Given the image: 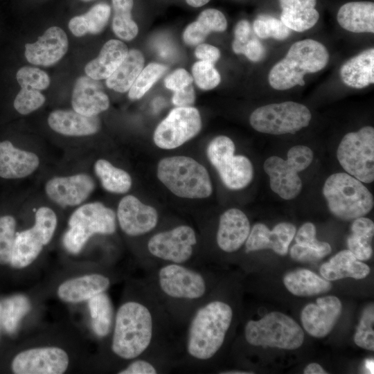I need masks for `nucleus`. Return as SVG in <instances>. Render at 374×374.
Here are the masks:
<instances>
[{
  "label": "nucleus",
  "instance_id": "f257e3e1",
  "mask_svg": "<svg viewBox=\"0 0 374 374\" xmlns=\"http://www.w3.org/2000/svg\"><path fill=\"white\" fill-rule=\"evenodd\" d=\"M136 284V294L117 310L111 350L123 361L148 357L175 367L181 337L177 332L183 330L172 321L145 279Z\"/></svg>",
  "mask_w": 374,
  "mask_h": 374
},
{
  "label": "nucleus",
  "instance_id": "f03ea898",
  "mask_svg": "<svg viewBox=\"0 0 374 374\" xmlns=\"http://www.w3.org/2000/svg\"><path fill=\"white\" fill-rule=\"evenodd\" d=\"M205 264L159 263L147 266V283L182 330L195 310L213 292Z\"/></svg>",
  "mask_w": 374,
  "mask_h": 374
},
{
  "label": "nucleus",
  "instance_id": "7ed1b4c3",
  "mask_svg": "<svg viewBox=\"0 0 374 374\" xmlns=\"http://www.w3.org/2000/svg\"><path fill=\"white\" fill-rule=\"evenodd\" d=\"M233 308L213 292L192 313L181 338L176 366L205 371L222 350L233 324Z\"/></svg>",
  "mask_w": 374,
  "mask_h": 374
},
{
  "label": "nucleus",
  "instance_id": "20e7f679",
  "mask_svg": "<svg viewBox=\"0 0 374 374\" xmlns=\"http://www.w3.org/2000/svg\"><path fill=\"white\" fill-rule=\"evenodd\" d=\"M329 53L318 41L306 39L294 43L286 55L270 70L268 80L276 90L303 86L306 73H316L328 64Z\"/></svg>",
  "mask_w": 374,
  "mask_h": 374
},
{
  "label": "nucleus",
  "instance_id": "39448f33",
  "mask_svg": "<svg viewBox=\"0 0 374 374\" xmlns=\"http://www.w3.org/2000/svg\"><path fill=\"white\" fill-rule=\"evenodd\" d=\"M157 177L169 190L180 197L206 198L213 191L205 167L188 157L162 159L157 166Z\"/></svg>",
  "mask_w": 374,
  "mask_h": 374
},
{
  "label": "nucleus",
  "instance_id": "423d86ee",
  "mask_svg": "<svg viewBox=\"0 0 374 374\" xmlns=\"http://www.w3.org/2000/svg\"><path fill=\"white\" fill-rule=\"evenodd\" d=\"M323 194L332 214L346 221L364 216L374 205L373 196L368 189L345 172L330 175L324 183Z\"/></svg>",
  "mask_w": 374,
  "mask_h": 374
},
{
  "label": "nucleus",
  "instance_id": "0eeeda50",
  "mask_svg": "<svg viewBox=\"0 0 374 374\" xmlns=\"http://www.w3.org/2000/svg\"><path fill=\"white\" fill-rule=\"evenodd\" d=\"M246 341L251 346L294 350L304 341L301 327L291 317L271 312L259 320H249L244 328Z\"/></svg>",
  "mask_w": 374,
  "mask_h": 374
},
{
  "label": "nucleus",
  "instance_id": "6e6552de",
  "mask_svg": "<svg viewBox=\"0 0 374 374\" xmlns=\"http://www.w3.org/2000/svg\"><path fill=\"white\" fill-rule=\"evenodd\" d=\"M313 157L311 148L298 145L289 150L286 159L278 156L267 158L263 168L269 177L271 189L282 199L296 198L302 189V181L298 173L310 166Z\"/></svg>",
  "mask_w": 374,
  "mask_h": 374
},
{
  "label": "nucleus",
  "instance_id": "1a4fd4ad",
  "mask_svg": "<svg viewBox=\"0 0 374 374\" xmlns=\"http://www.w3.org/2000/svg\"><path fill=\"white\" fill-rule=\"evenodd\" d=\"M69 226L63 244L68 251L76 254L93 235L114 233L116 229V217L111 208L103 204L89 203L73 213Z\"/></svg>",
  "mask_w": 374,
  "mask_h": 374
},
{
  "label": "nucleus",
  "instance_id": "9d476101",
  "mask_svg": "<svg viewBox=\"0 0 374 374\" xmlns=\"http://www.w3.org/2000/svg\"><path fill=\"white\" fill-rule=\"evenodd\" d=\"M311 118L312 114L306 106L287 101L256 109L250 115L249 123L259 132L281 135L295 134L306 127Z\"/></svg>",
  "mask_w": 374,
  "mask_h": 374
},
{
  "label": "nucleus",
  "instance_id": "9b49d317",
  "mask_svg": "<svg viewBox=\"0 0 374 374\" xmlns=\"http://www.w3.org/2000/svg\"><path fill=\"white\" fill-rule=\"evenodd\" d=\"M344 170L364 183L374 180V128L365 126L346 134L337 150Z\"/></svg>",
  "mask_w": 374,
  "mask_h": 374
},
{
  "label": "nucleus",
  "instance_id": "f8f14e48",
  "mask_svg": "<svg viewBox=\"0 0 374 374\" xmlns=\"http://www.w3.org/2000/svg\"><path fill=\"white\" fill-rule=\"evenodd\" d=\"M197 243L195 229L182 224L154 233L147 242V251L156 264L201 265L193 260Z\"/></svg>",
  "mask_w": 374,
  "mask_h": 374
},
{
  "label": "nucleus",
  "instance_id": "ddd939ff",
  "mask_svg": "<svg viewBox=\"0 0 374 374\" xmlns=\"http://www.w3.org/2000/svg\"><path fill=\"white\" fill-rule=\"evenodd\" d=\"M235 145L226 136H218L208 143L206 153L221 180L229 189L240 190L247 186L253 177V167L244 155H234Z\"/></svg>",
  "mask_w": 374,
  "mask_h": 374
},
{
  "label": "nucleus",
  "instance_id": "4468645a",
  "mask_svg": "<svg viewBox=\"0 0 374 374\" xmlns=\"http://www.w3.org/2000/svg\"><path fill=\"white\" fill-rule=\"evenodd\" d=\"M202 118L193 107H177L158 125L153 140L162 149L177 148L195 137L201 130Z\"/></svg>",
  "mask_w": 374,
  "mask_h": 374
},
{
  "label": "nucleus",
  "instance_id": "2eb2a0df",
  "mask_svg": "<svg viewBox=\"0 0 374 374\" xmlns=\"http://www.w3.org/2000/svg\"><path fill=\"white\" fill-rule=\"evenodd\" d=\"M69 363L67 353L55 346L34 348L15 356L12 369L17 374H61Z\"/></svg>",
  "mask_w": 374,
  "mask_h": 374
},
{
  "label": "nucleus",
  "instance_id": "dca6fc26",
  "mask_svg": "<svg viewBox=\"0 0 374 374\" xmlns=\"http://www.w3.org/2000/svg\"><path fill=\"white\" fill-rule=\"evenodd\" d=\"M117 217L122 231L132 237L150 233L159 221L158 213L154 207L142 203L131 195L120 201Z\"/></svg>",
  "mask_w": 374,
  "mask_h": 374
},
{
  "label": "nucleus",
  "instance_id": "f3484780",
  "mask_svg": "<svg viewBox=\"0 0 374 374\" xmlns=\"http://www.w3.org/2000/svg\"><path fill=\"white\" fill-rule=\"evenodd\" d=\"M342 305L335 296L318 298L303 309L301 319L306 332L312 337L321 338L333 329L341 312Z\"/></svg>",
  "mask_w": 374,
  "mask_h": 374
},
{
  "label": "nucleus",
  "instance_id": "a211bd4d",
  "mask_svg": "<svg viewBox=\"0 0 374 374\" xmlns=\"http://www.w3.org/2000/svg\"><path fill=\"white\" fill-rule=\"evenodd\" d=\"M68 48L66 33L58 26H51L35 42L25 45L24 55L30 64L49 66L58 62Z\"/></svg>",
  "mask_w": 374,
  "mask_h": 374
},
{
  "label": "nucleus",
  "instance_id": "6ab92c4d",
  "mask_svg": "<svg viewBox=\"0 0 374 374\" xmlns=\"http://www.w3.org/2000/svg\"><path fill=\"white\" fill-rule=\"evenodd\" d=\"M296 233V226L290 222H280L270 231L262 223L254 224L244 245L246 253L265 249H272L280 256H285Z\"/></svg>",
  "mask_w": 374,
  "mask_h": 374
},
{
  "label": "nucleus",
  "instance_id": "aec40b11",
  "mask_svg": "<svg viewBox=\"0 0 374 374\" xmlns=\"http://www.w3.org/2000/svg\"><path fill=\"white\" fill-rule=\"evenodd\" d=\"M93 180L87 175L54 177L46 184L47 195L62 206H76L83 202L94 189Z\"/></svg>",
  "mask_w": 374,
  "mask_h": 374
},
{
  "label": "nucleus",
  "instance_id": "412c9836",
  "mask_svg": "<svg viewBox=\"0 0 374 374\" xmlns=\"http://www.w3.org/2000/svg\"><path fill=\"white\" fill-rule=\"evenodd\" d=\"M250 230L249 220L245 213L238 208H229L220 217L216 244L224 253L235 252L244 244Z\"/></svg>",
  "mask_w": 374,
  "mask_h": 374
},
{
  "label": "nucleus",
  "instance_id": "4be33fe9",
  "mask_svg": "<svg viewBox=\"0 0 374 374\" xmlns=\"http://www.w3.org/2000/svg\"><path fill=\"white\" fill-rule=\"evenodd\" d=\"M71 104L74 111L92 116L107 110L109 100L98 80L88 75H82L74 84Z\"/></svg>",
  "mask_w": 374,
  "mask_h": 374
},
{
  "label": "nucleus",
  "instance_id": "5701e85b",
  "mask_svg": "<svg viewBox=\"0 0 374 374\" xmlns=\"http://www.w3.org/2000/svg\"><path fill=\"white\" fill-rule=\"evenodd\" d=\"M39 160L33 152L15 147L9 141H0V177L19 179L27 177L38 167Z\"/></svg>",
  "mask_w": 374,
  "mask_h": 374
},
{
  "label": "nucleus",
  "instance_id": "b1692460",
  "mask_svg": "<svg viewBox=\"0 0 374 374\" xmlns=\"http://www.w3.org/2000/svg\"><path fill=\"white\" fill-rule=\"evenodd\" d=\"M109 278L101 274H91L69 279L57 289L60 299L68 303H79L105 292L110 286Z\"/></svg>",
  "mask_w": 374,
  "mask_h": 374
},
{
  "label": "nucleus",
  "instance_id": "393cba45",
  "mask_svg": "<svg viewBox=\"0 0 374 374\" xmlns=\"http://www.w3.org/2000/svg\"><path fill=\"white\" fill-rule=\"evenodd\" d=\"M48 123L56 132L67 136L91 135L100 127L97 116H87L74 110L53 111L48 118Z\"/></svg>",
  "mask_w": 374,
  "mask_h": 374
},
{
  "label": "nucleus",
  "instance_id": "a878e982",
  "mask_svg": "<svg viewBox=\"0 0 374 374\" xmlns=\"http://www.w3.org/2000/svg\"><path fill=\"white\" fill-rule=\"evenodd\" d=\"M127 53L128 48L124 42L110 39L103 45L98 56L86 64L84 71L92 79H107L122 63Z\"/></svg>",
  "mask_w": 374,
  "mask_h": 374
},
{
  "label": "nucleus",
  "instance_id": "bb28decb",
  "mask_svg": "<svg viewBox=\"0 0 374 374\" xmlns=\"http://www.w3.org/2000/svg\"><path fill=\"white\" fill-rule=\"evenodd\" d=\"M342 82L354 89H363L374 82V48H369L343 64L339 71Z\"/></svg>",
  "mask_w": 374,
  "mask_h": 374
},
{
  "label": "nucleus",
  "instance_id": "cd10ccee",
  "mask_svg": "<svg viewBox=\"0 0 374 374\" xmlns=\"http://www.w3.org/2000/svg\"><path fill=\"white\" fill-rule=\"evenodd\" d=\"M280 20L290 30L303 32L313 27L319 14L314 8L317 0H278Z\"/></svg>",
  "mask_w": 374,
  "mask_h": 374
},
{
  "label": "nucleus",
  "instance_id": "c85d7f7f",
  "mask_svg": "<svg viewBox=\"0 0 374 374\" xmlns=\"http://www.w3.org/2000/svg\"><path fill=\"white\" fill-rule=\"evenodd\" d=\"M337 19L352 33H374V3L371 1L348 2L339 9Z\"/></svg>",
  "mask_w": 374,
  "mask_h": 374
},
{
  "label": "nucleus",
  "instance_id": "c756f323",
  "mask_svg": "<svg viewBox=\"0 0 374 374\" xmlns=\"http://www.w3.org/2000/svg\"><path fill=\"white\" fill-rule=\"evenodd\" d=\"M321 276L329 281L344 278L362 279L370 273L369 267L357 260L348 250H342L320 267Z\"/></svg>",
  "mask_w": 374,
  "mask_h": 374
},
{
  "label": "nucleus",
  "instance_id": "7c9ffc66",
  "mask_svg": "<svg viewBox=\"0 0 374 374\" xmlns=\"http://www.w3.org/2000/svg\"><path fill=\"white\" fill-rule=\"evenodd\" d=\"M143 53L137 49H131L116 69L106 79V85L117 92L124 93L130 89L144 65Z\"/></svg>",
  "mask_w": 374,
  "mask_h": 374
},
{
  "label": "nucleus",
  "instance_id": "2f4dec72",
  "mask_svg": "<svg viewBox=\"0 0 374 374\" xmlns=\"http://www.w3.org/2000/svg\"><path fill=\"white\" fill-rule=\"evenodd\" d=\"M283 282L289 292L296 296H307L328 292L332 284L308 269H298L287 274Z\"/></svg>",
  "mask_w": 374,
  "mask_h": 374
},
{
  "label": "nucleus",
  "instance_id": "473e14b6",
  "mask_svg": "<svg viewBox=\"0 0 374 374\" xmlns=\"http://www.w3.org/2000/svg\"><path fill=\"white\" fill-rule=\"evenodd\" d=\"M44 244L35 229L17 233L14 241L10 265L21 269L30 265L39 256Z\"/></svg>",
  "mask_w": 374,
  "mask_h": 374
},
{
  "label": "nucleus",
  "instance_id": "72a5a7b5",
  "mask_svg": "<svg viewBox=\"0 0 374 374\" xmlns=\"http://www.w3.org/2000/svg\"><path fill=\"white\" fill-rule=\"evenodd\" d=\"M110 14L111 8L108 4L98 3L86 13L71 19L69 28L76 37H82L87 33L98 34L106 26Z\"/></svg>",
  "mask_w": 374,
  "mask_h": 374
},
{
  "label": "nucleus",
  "instance_id": "f704fd0d",
  "mask_svg": "<svg viewBox=\"0 0 374 374\" xmlns=\"http://www.w3.org/2000/svg\"><path fill=\"white\" fill-rule=\"evenodd\" d=\"M91 326L95 334L100 337H106L111 331L114 310L108 295L100 293L88 300Z\"/></svg>",
  "mask_w": 374,
  "mask_h": 374
},
{
  "label": "nucleus",
  "instance_id": "c9c22d12",
  "mask_svg": "<svg viewBox=\"0 0 374 374\" xmlns=\"http://www.w3.org/2000/svg\"><path fill=\"white\" fill-rule=\"evenodd\" d=\"M94 170L103 187L107 191L125 193L131 188L130 175L126 171L114 166L105 159L98 160L94 165Z\"/></svg>",
  "mask_w": 374,
  "mask_h": 374
},
{
  "label": "nucleus",
  "instance_id": "e433bc0d",
  "mask_svg": "<svg viewBox=\"0 0 374 374\" xmlns=\"http://www.w3.org/2000/svg\"><path fill=\"white\" fill-rule=\"evenodd\" d=\"M133 3V0H112V30L117 37L125 41L133 39L139 33L137 24L132 18Z\"/></svg>",
  "mask_w": 374,
  "mask_h": 374
},
{
  "label": "nucleus",
  "instance_id": "4c0bfd02",
  "mask_svg": "<svg viewBox=\"0 0 374 374\" xmlns=\"http://www.w3.org/2000/svg\"><path fill=\"white\" fill-rule=\"evenodd\" d=\"M29 310V303L22 296H15L0 303L1 323L5 330L12 333L18 323Z\"/></svg>",
  "mask_w": 374,
  "mask_h": 374
},
{
  "label": "nucleus",
  "instance_id": "58836bf2",
  "mask_svg": "<svg viewBox=\"0 0 374 374\" xmlns=\"http://www.w3.org/2000/svg\"><path fill=\"white\" fill-rule=\"evenodd\" d=\"M166 70V66L158 63H150L147 65L142 69L129 89V98L132 100L141 98Z\"/></svg>",
  "mask_w": 374,
  "mask_h": 374
},
{
  "label": "nucleus",
  "instance_id": "ea45409f",
  "mask_svg": "<svg viewBox=\"0 0 374 374\" xmlns=\"http://www.w3.org/2000/svg\"><path fill=\"white\" fill-rule=\"evenodd\" d=\"M253 30L262 39L272 37L278 40L287 39L290 29L280 19L267 15H260L253 21Z\"/></svg>",
  "mask_w": 374,
  "mask_h": 374
},
{
  "label": "nucleus",
  "instance_id": "a19ab883",
  "mask_svg": "<svg viewBox=\"0 0 374 374\" xmlns=\"http://www.w3.org/2000/svg\"><path fill=\"white\" fill-rule=\"evenodd\" d=\"M374 309L373 305H369L363 311L356 332L354 341L357 346L362 348L374 350Z\"/></svg>",
  "mask_w": 374,
  "mask_h": 374
},
{
  "label": "nucleus",
  "instance_id": "79ce46f5",
  "mask_svg": "<svg viewBox=\"0 0 374 374\" xmlns=\"http://www.w3.org/2000/svg\"><path fill=\"white\" fill-rule=\"evenodd\" d=\"M173 367L170 364L153 358L139 357L129 362L118 371L119 374H157L164 373Z\"/></svg>",
  "mask_w": 374,
  "mask_h": 374
},
{
  "label": "nucleus",
  "instance_id": "37998d69",
  "mask_svg": "<svg viewBox=\"0 0 374 374\" xmlns=\"http://www.w3.org/2000/svg\"><path fill=\"white\" fill-rule=\"evenodd\" d=\"M16 222L10 215L0 217V264L10 262L15 238Z\"/></svg>",
  "mask_w": 374,
  "mask_h": 374
},
{
  "label": "nucleus",
  "instance_id": "c03bdc74",
  "mask_svg": "<svg viewBox=\"0 0 374 374\" xmlns=\"http://www.w3.org/2000/svg\"><path fill=\"white\" fill-rule=\"evenodd\" d=\"M193 78L197 86L203 90H211L216 87L221 81L219 72L214 64L198 61L192 67Z\"/></svg>",
  "mask_w": 374,
  "mask_h": 374
},
{
  "label": "nucleus",
  "instance_id": "a18cd8bd",
  "mask_svg": "<svg viewBox=\"0 0 374 374\" xmlns=\"http://www.w3.org/2000/svg\"><path fill=\"white\" fill-rule=\"evenodd\" d=\"M45 100V96L39 90L21 87L13 105L17 112L26 115L39 109L43 105Z\"/></svg>",
  "mask_w": 374,
  "mask_h": 374
},
{
  "label": "nucleus",
  "instance_id": "49530a36",
  "mask_svg": "<svg viewBox=\"0 0 374 374\" xmlns=\"http://www.w3.org/2000/svg\"><path fill=\"white\" fill-rule=\"evenodd\" d=\"M56 226L57 217L52 209L41 207L37 211L33 228L39 235L44 245L47 244L51 240Z\"/></svg>",
  "mask_w": 374,
  "mask_h": 374
},
{
  "label": "nucleus",
  "instance_id": "de8ad7c7",
  "mask_svg": "<svg viewBox=\"0 0 374 374\" xmlns=\"http://www.w3.org/2000/svg\"><path fill=\"white\" fill-rule=\"evenodd\" d=\"M16 78L21 87L39 91L47 89L50 84L49 76L44 71L28 66L20 68L17 72Z\"/></svg>",
  "mask_w": 374,
  "mask_h": 374
},
{
  "label": "nucleus",
  "instance_id": "09e8293b",
  "mask_svg": "<svg viewBox=\"0 0 374 374\" xmlns=\"http://www.w3.org/2000/svg\"><path fill=\"white\" fill-rule=\"evenodd\" d=\"M295 240L296 244L314 249L326 256L331 252L330 245L316 239V227L312 222H305L298 231Z\"/></svg>",
  "mask_w": 374,
  "mask_h": 374
},
{
  "label": "nucleus",
  "instance_id": "8fccbe9b",
  "mask_svg": "<svg viewBox=\"0 0 374 374\" xmlns=\"http://www.w3.org/2000/svg\"><path fill=\"white\" fill-rule=\"evenodd\" d=\"M196 21L208 33L211 32H224L227 28V21L223 13L214 8L203 10Z\"/></svg>",
  "mask_w": 374,
  "mask_h": 374
},
{
  "label": "nucleus",
  "instance_id": "3c124183",
  "mask_svg": "<svg viewBox=\"0 0 374 374\" xmlns=\"http://www.w3.org/2000/svg\"><path fill=\"white\" fill-rule=\"evenodd\" d=\"M232 49L235 54H243L252 62H259L265 55V48L256 39H249L244 44L232 42Z\"/></svg>",
  "mask_w": 374,
  "mask_h": 374
},
{
  "label": "nucleus",
  "instance_id": "603ef678",
  "mask_svg": "<svg viewBox=\"0 0 374 374\" xmlns=\"http://www.w3.org/2000/svg\"><path fill=\"white\" fill-rule=\"evenodd\" d=\"M370 240L351 234L347 239L348 250L359 260H368L373 253Z\"/></svg>",
  "mask_w": 374,
  "mask_h": 374
},
{
  "label": "nucleus",
  "instance_id": "864d4df0",
  "mask_svg": "<svg viewBox=\"0 0 374 374\" xmlns=\"http://www.w3.org/2000/svg\"><path fill=\"white\" fill-rule=\"evenodd\" d=\"M193 78L184 69H178L167 75L164 80L167 89L175 91L192 84Z\"/></svg>",
  "mask_w": 374,
  "mask_h": 374
},
{
  "label": "nucleus",
  "instance_id": "5fc2aeb1",
  "mask_svg": "<svg viewBox=\"0 0 374 374\" xmlns=\"http://www.w3.org/2000/svg\"><path fill=\"white\" fill-rule=\"evenodd\" d=\"M208 34L205 28L195 21L186 28L183 33V39L188 45H199L205 40Z\"/></svg>",
  "mask_w": 374,
  "mask_h": 374
},
{
  "label": "nucleus",
  "instance_id": "6e6d98bb",
  "mask_svg": "<svg viewBox=\"0 0 374 374\" xmlns=\"http://www.w3.org/2000/svg\"><path fill=\"white\" fill-rule=\"evenodd\" d=\"M290 256L292 259L299 262L317 261L324 257L318 251L295 244L290 250Z\"/></svg>",
  "mask_w": 374,
  "mask_h": 374
},
{
  "label": "nucleus",
  "instance_id": "4d7b16f0",
  "mask_svg": "<svg viewBox=\"0 0 374 374\" xmlns=\"http://www.w3.org/2000/svg\"><path fill=\"white\" fill-rule=\"evenodd\" d=\"M351 231L353 234L371 240L374 234L373 222L364 216L357 217L354 220L351 225Z\"/></svg>",
  "mask_w": 374,
  "mask_h": 374
},
{
  "label": "nucleus",
  "instance_id": "13d9d810",
  "mask_svg": "<svg viewBox=\"0 0 374 374\" xmlns=\"http://www.w3.org/2000/svg\"><path fill=\"white\" fill-rule=\"evenodd\" d=\"M195 100V93L191 84L175 91L172 102L176 107H190Z\"/></svg>",
  "mask_w": 374,
  "mask_h": 374
},
{
  "label": "nucleus",
  "instance_id": "bf43d9fd",
  "mask_svg": "<svg viewBox=\"0 0 374 374\" xmlns=\"http://www.w3.org/2000/svg\"><path fill=\"white\" fill-rule=\"evenodd\" d=\"M195 55L201 61L215 64L220 57V51L214 46L202 43L195 48Z\"/></svg>",
  "mask_w": 374,
  "mask_h": 374
},
{
  "label": "nucleus",
  "instance_id": "052dcab7",
  "mask_svg": "<svg viewBox=\"0 0 374 374\" xmlns=\"http://www.w3.org/2000/svg\"><path fill=\"white\" fill-rule=\"evenodd\" d=\"M251 26L247 20H240L235 26L234 29L235 38L233 43L238 44H244L250 39Z\"/></svg>",
  "mask_w": 374,
  "mask_h": 374
},
{
  "label": "nucleus",
  "instance_id": "680f3d73",
  "mask_svg": "<svg viewBox=\"0 0 374 374\" xmlns=\"http://www.w3.org/2000/svg\"><path fill=\"white\" fill-rule=\"evenodd\" d=\"M305 374H326L327 372L322 368L321 365L317 363H311L308 364L304 369Z\"/></svg>",
  "mask_w": 374,
  "mask_h": 374
},
{
  "label": "nucleus",
  "instance_id": "e2e57ef3",
  "mask_svg": "<svg viewBox=\"0 0 374 374\" xmlns=\"http://www.w3.org/2000/svg\"><path fill=\"white\" fill-rule=\"evenodd\" d=\"M210 0H186V3L195 8L201 7L206 4Z\"/></svg>",
  "mask_w": 374,
  "mask_h": 374
},
{
  "label": "nucleus",
  "instance_id": "0e129e2a",
  "mask_svg": "<svg viewBox=\"0 0 374 374\" xmlns=\"http://www.w3.org/2000/svg\"><path fill=\"white\" fill-rule=\"evenodd\" d=\"M371 365H373V359H370L369 361H366V366L368 368V371L370 372L373 371V368H371Z\"/></svg>",
  "mask_w": 374,
  "mask_h": 374
},
{
  "label": "nucleus",
  "instance_id": "69168bd1",
  "mask_svg": "<svg viewBox=\"0 0 374 374\" xmlns=\"http://www.w3.org/2000/svg\"><path fill=\"white\" fill-rule=\"evenodd\" d=\"M81 1H92V0H81Z\"/></svg>",
  "mask_w": 374,
  "mask_h": 374
},
{
  "label": "nucleus",
  "instance_id": "338daca9",
  "mask_svg": "<svg viewBox=\"0 0 374 374\" xmlns=\"http://www.w3.org/2000/svg\"><path fill=\"white\" fill-rule=\"evenodd\" d=\"M0 323H1V318H0Z\"/></svg>",
  "mask_w": 374,
  "mask_h": 374
}]
</instances>
